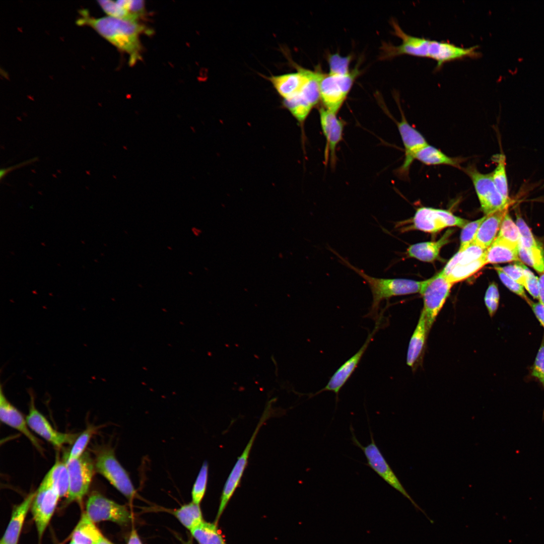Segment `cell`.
Masks as SVG:
<instances>
[{"label": "cell", "instance_id": "6da1fadb", "mask_svg": "<svg viewBox=\"0 0 544 544\" xmlns=\"http://www.w3.org/2000/svg\"><path fill=\"white\" fill-rule=\"evenodd\" d=\"M391 24L394 34L399 37L402 42L397 46L383 43L381 48L380 57L382 59H390L404 54L429 58L436 61V69H440L446 62L480 57L478 46L461 47L447 42L414 36L404 32L395 21L392 20Z\"/></svg>", "mask_w": 544, "mask_h": 544}, {"label": "cell", "instance_id": "7a4b0ae2", "mask_svg": "<svg viewBox=\"0 0 544 544\" xmlns=\"http://www.w3.org/2000/svg\"><path fill=\"white\" fill-rule=\"evenodd\" d=\"M82 17L77 23L93 28L102 37L129 56L130 64H134L141 58L142 45L140 36L148 32L145 26L139 22L122 20L106 16L99 18L89 17L81 12Z\"/></svg>", "mask_w": 544, "mask_h": 544}, {"label": "cell", "instance_id": "3957f363", "mask_svg": "<svg viewBox=\"0 0 544 544\" xmlns=\"http://www.w3.org/2000/svg\"><path fill=\"white\" fill-rule=\"evenodd\" d=\"M333 252L339 258L341 262L355 271L368 285L372 294L373 301L368 316L375 318L376 320L379 317L378 310L382 301L394 296L418 293L421 294L428 282V280L417 281L405 279H384L373 277L351 264L346 259L335 251Z\"/></svg>", "mask_w": 544, "mask_h": 544}, {"label": "cell", "instance_id": "277c9868", "mask_svg": "<svg viewBox=\"0 0 544 544\" xmlns=\"http://www.w3.org/2000/svg\"><path fill=\"white\" fill-rule=\"evenodd\" d=\"M95 466L96 471L104 477L115 489L131 501L136 491L126 470L117 459L114 450L103 446L96 451Z\"/></svg>", "mask_w": 544, "mask_h": 544}, {"label": "cell", "instance_id": "5b68a950", "mask_svg": "<svg viewBox=\"0 0 544 544\" xmlns=\"http://www.w3.org/2000/svg\"><path fill=\"white\" fill-rule=\"evenodd\" d=\"M350 430L352 433L351 440L356 446L360 448L364 452L366 458L367 465L373 470L380 477L391 487L400 493L408 499L416 509L421 511L425 515L424 510L414 501L405 490L398 478L397 477L391 467L384 458L380 450L376 444L373 434L370 429L371 442L367 446H363L358 440L351 425Z\"/></svg>", "mask_w": 544, "mask_h": 544}, {"label": "cell", "instance_id": "8992f818", "mask_svg": "<svg viewBox=\"0 0 544 544\" xmlns=\"http://www.w3.org/2000/svg\"><path fill=\"white\" fill-rule=\"evenodd\" d=\"M321 73L310 71L300 90L293 97L282 101V108L287 110L302 127L314 107L320 100L319 82Z\"/></svg>", "mask_w": 544, "mask_h": 544}, {"label": "cell", "instance_id": "52a82bcc", "mask_svg": "<svg viewBox=\"0 0 544 544\" xmlns=\"http://www.w3.org/2000/svg\"><path fill=\"white\" fill-rule=\"evenodd\" d=\"M271 405L269 403L265 407L259 421L241 454L238 457L233 467L222 491L220 503L216 516L215 523L217 524L220 516L226 507L233 494L240 484L241 481L248 464L249 454L260 428L265 422L274 415Z\"/></svg>", "mask_w": 544, "mask_h": 544}, {"label": "cell", "instance_id": "ba28073f", "mask_svg": "<svg viewBox=\"0 0 544 544\" xmlns=\"http://www.w3.org/2000/svg\"><path fill=\"white\" fill-rule=\"evenodd\" d=\"M358 74L357 70L346 75L321 73L319 87L323 107L337 114Z\"/></svg>", "mask_w": 544, "mask_h": 544}, {"label": "cell", "instance_id": "9c48e42d", "mask_svg": "<svg viewBox=\"0 0 544 544\" xmlns=\"http://www.w3.org/2000/svg\"><path fill=\"white\" fill-rule=\"evenodd\" d=\"M64 460L69 475L67 502H80L88 492L95 471H96L95 461L87 451L77 458Z\"/></svg>", "mask_w": 544, "mask_h": 544}, {"label": "cell", "instance_id": "30bf717a", "mask_svg": "<svg viewBox=\"0 0 544 544\" xmlns=\"http://www.w3.org/2000/svg\"><path fill=\"white\" fill-rule=\"evenodd\" d=\"M464 170L472 181L481 209L485 215L509 208L512 202L511 199H506L498 191L491 173H482L472 165Z\"/></svg>", "mask_w": 544, "mask_h": 544}, {"label": "cell", "instance_id": "8fae6325", "mask_svg": "<svg viewBox=\"0 0 544 544\" xmlns=\"http://www.w3.org/2000/svg\"><path fill=\"white\" fill-rule=\"evenodd\" d=\"M468 221L454 215L449 211L429 207L418 209L411 220L412 224L400 229L402 232L416 229L428 233H436L452 226L463 228Z\"/></svg>", "mask_w": 544, "mask_h": 544}, {"label": "cell", "instance_id": "7c38bea8", "mask_svg": "<svg viewBox=\"0 0 544 544\" xmlns=\"http://www.w3.org/2000/svg\"><path fill=\"white\" fill-rule=\"evenodd\" d=\"M453 285L441 271L428 279V282L421 294L424 302L422 311L426 317L428 332L449 296Z\"/></svg>", "mask_w": 544, "mask_h": 544}, {"label": "cell", "instance_id": "4fadbf2b", "mask_svg": "<svg viewBox=\"0 0 544 544\" xmlns=\"http://www.w3.org/2000/svg\"><path fill=\"white\" fill-rule=\"evenodd\" d=\"M94 523L110 521L126 525L132 520V515L124 505L119 504L98 492L92 493L86 506V512Z\"/></svg>", "mask_w": 544, "mask_h": 544}, {"label": "cell", "instance_id": "5bb4252c", "mask_svg": "<svg viewBox=\"0 0 544 544\" xmlns=\"http://www.w3.org/2000/svg\"><path fill=\"white\" fill-rule=\"evenodd\" d=\"M59 498L55 489L42 482L35 492L31 509L39 538L52 516Z\"/></svg>", "mask_w": 544, "mask_h": 544}, {"label": "cell", "instance_id": "9a60e30c", "mask_svg": "<svg viewBox=\"0 0 544 544\" xmlns=\"http://www.w3.org/2000/svg\"><path fill=\"white\" fill-rule=\"evenodd\" d=\"M29 393V413L26 418L29 428L55 447H60L65 444H73L79 434L64 433L55 430L36 408L32 391H30Z\"/></svg>", "mask_w": 544, "mask_h": 544}, {"label": "cell", "instance_id": "2e32d148", "mask_svg": "<svg viewBox=\"0 0 544 544\" xmlns=\"http://www.w3.org/2000/svg\"><path fill=\"white\" fill-rule=\"evenodd\" d=\"M285 54L290 64L295 68V72L269 76L261 75L270 83L281 97V101L288 100L295 96L302 87L310 72L309 70L299 65Z\"/></svg>", "mask_w": 544, "mask_h": 544}, {"label": "cell", "instance_id": "e0dca14e", "mask_svg": "<svg viewBox=\"0 0 544 544\" xmlns=\"http://www.w3.org/2000/svg\"><path fill=\"white\" fill-rule=\"evenodd\" d=\"M382 319V315H380L376 322L374 328L368 335L365 342L360 350L335 371L330 378L327 385L321 390L316 393L315 394H319L324 391H332L336 395L337 402L341 389L349 379L359 363L370 342L373 339V336L380 328Z\"/></svg>", "mask_w": 544, "mask_h": 544}, {"label": "cell", "instance_id": "ac0fdd59", "mask_svg": "<svg viewBox=\"0 0 544 544\" xmlns=\"http://www.w3.org/2000/svg\"><path fill=\"white\" fill-rule=\"evenodd\" d=\"M320 125L326 139L325 159H330L332 166L336 161V149L343 139L345 122L336 116V114L323 107L319 110Z\"/></svg>", "mask_w": 544, "mask_h": 544}, {"label": "cell", "instance_id": "d6986e66", "mask_svg": "<svg viewBox=\"0 0 544 544\" xmlns=\"http://www.w3.org/2000/svg\"><path fill=\"white\" fill-rule=\"evenodd\" d=\"M401 112V119L397 122V126L404 146L405 154L403 163L397 170V173L403 176L407 175L415 159L416 153L428 144L422 134L409 123Z\"/></svg>", "mask_w": 544, "mask_h": 544}, {"label": "cell", "instance_id": "ffe728a7", "mask_svg": "<svg viewBox=\"0 0 544 544\" xmlns=\"http://www.w3.org/2000/svg\"><path fill=\"white\" fill-rule=\"evenodd\" d=\"M0 419L2 422L22 433L41 452L42 448L38 439L31 432L22 414L7 398L1 386Z\"/></svg>", "mask_w": 544, "mask_h": 544}, {"label": "cell", "instance_id": "44dd1931", "mask_svg": "<svg viewBox=\"0 0 544 544\" xmlns=\"http://www.w3.org/2000/svg\"><path fill=\"white\" fill-rule=\"evenodd\" d=\"M35 492L30 493L19 505L14 507L10 520L1 539L3 544H17L29 510L31 508Z\"/></svg>", "mask_w": 544, "mask_h": 544}, {"label": "cell", "instance_id": "7402d4cb", "mask_svg": "<svg viewBox=\"0 0 544 544\" xmlns=\"http://www.w3.org/2000/svg\"><path fill=\"white\" fill-rule=\"evenodd\" d=\"M508 211V208H506L485 215L473 243L487 249L496 239L502 220Z\"/></svg>", "mask_w": 544, "mask_h": 544}, {"label": "cell", "instance_id": "603a6c76", "mask_svg": "<svg viewBox=\"0 0 544 544\" xmlns=\"http://www.w3.org/2000/svg\"><path fill=\"white\" fill-rule=\"evenodd\" d=\"M453 233L452 230L446 231L436 241L424 242L410 245L407 249L408 256L425 262H433L439 258L442 247L449 241Z\"/></svg>", "mask_w": 544, "mask_h": 544}, {"label": "cell", "instance_id": "cb8c5ba5", "mask_svg": "<svg viewBox=\"0 0 544 544\" xmlns=\"http://www.w3.org/2000/svg\"><path fill=\"white\" fill-rule=\"evenodd\" d=\"M428 330L426 319L422 311L417 325L410 339L406 356V364L415 368L423 353Z\"/></svg>", "mask_w": 544, "mask_h": 544}, {"label": "cell", "instance_id": "d4e9b609", "mask_svg": "<svg viewBox=\"0 0 544 544\" xmlns=\"http://www.w3.org/2000/svg\"><path fill=\"white\" fill-rule=\"evenodd\" d=\"M486 264L519 261L518 247L497 237L492 244L486 250Z\"/></svg>", "mask_w": 544, "mask_h": 544}, {"label": "cell", "instance_id": "484cf974", "mask_svg": "<svg viewBox=\"0 0 544 544\" xmlns=\"http://www.w3.org/2000/svg\"><path fill=\"white\" fill-rule=\"evenodd\" d=\"M42 483L55 489L60 498L67 497L69 489V475L65 461L56 460L44 477Z\"/></svg>", "mask_w": 544, "mask_h": 544}, {"label": "cell", "instance_id": "4316f807", "mask_svg": "<svg viewBox=\"0 0 544 544\" xmlns=\"http://www.w3.org/2000/svg\"><path fill=\"white\" fill-rule=\"evenodd\" d=\"M95 523L84 513L73 531L71 541L77 544H96L103 535Z\"/></svg>", "mask_w": 544, "mask_h": 544}, {"label": "cell", "instance_id": "83f0119b", "mask_svg": "<svg viewBox=\"0 0 544 544\" xmlns=\"http://www.w3.org/2000/svg\"><path fill=\"white\" fill-rule=\"evenodd\" d=\"M415 159L428 165H448L460 167L459 159L449 157L429 144L416 153Z\"/></svg>", "mask_w": 544, "mask_h": 544}, {"label": "cell", "instance_id": "f1b7e54d", "mask_svg": "<svg viewBox=\"0 0 544 544\" xmlns=\"http://www.w3.org/2000/svg\"><path fill=\"white\" fill-rule=\"evenodd\" d=\"M486 250L472 243L464 250L458 251L448 262L441 272L446 277L455 266L471 263L482 257Z\"/></svg>", "mask_w": 544, "mask_h": 544}, {"label": "cell", "instance_id": "f546056e", "mask_svg": "<svg viewBox=\"0 0 544 544\" xmlns=\"http://www.w3.org/2000/svg\"><path fill=\"white\" fill-rule=\"evenodd\" d=\"M190 532L198 544H227L215 523L203 521Z\"/></svg>", "mask_w": 544, "mask_h": 544}, {"label": "cell", "instance_id": "4dcf8cb0", "mask_svg": "<svg viewBox=\"0 0 544 544\" xmlns=\"http://www.w3.org/2000/svg\"><path fill=\"white\" fill-rule=\"evenodd\" d=\"M173 513L180 522L190 531L204 521L199 504L193 502L182 505L174 510Z\"/></svg>", "mask_w": 544, "mask_h": 544}, {"label": "cell", "instance_id": "1f68e13d", "mask_svg": "<svg viewBox=\"0 0 544 544\" xmlns=\"http://www.w3.org/2000/svg\"><path fill=\"white\" fill-rule=\"evenodd\" d=\"M485 254L482 257L471 263L455 266L446 277L447 279L454 284L469 277L487 264Z\"/></svg>", "mask_w": 544, "mask_h": 544}, {"label": "cell", "instance_id": "d6a6232c", "mask_svg": "<svg viewBox=\"0 0 544 544\" xmlns=\"http://www.w3.org/2000/svg\"><path fill=\"white\" fill-rule=\"evenodd\" d=\"M519 258L524 263L533 267L540 274L544 272V250L542 247L528 250L519 242L518 246Z\"/></svg>", "mask_w": 544, "mask_h": 544}, {"label": "cell", "instance_id": "836d02e7", "mask_svg": "<svg viewBox=\"0 0 544 544\" xmlns=\"http://www.w3.org/2000/svg\"><path fill=\"white\" fill-rule=\"evenodd\" d=\"M497 165L492 176L494 183L500 193L507 200H510L509 197V188L506 171V157L501 154L498 157Z\"/></svg>", "mask_w": 544, "mask_h": 544}, {"label": "cell", "instance_id": "e575fe53", "mask_svg": "<svg viewBox=\"0 0 544 544\" xmlns=\"http://www.w3.org/2000/svg\"><path fill=\"white\" fill-rule=\"evenodd\" d=\"M516 247L520 241V234L516 224L507 213L501 223L497 236Z\"/></svg>", "mask_w": 544, "mask_h": 544}, {"label": "cell", "instance_id": "d590c367", "mask_svg": "<svg viewBox=\"0 0 544 544\" xmlns=\"http://www.w3.org/2000/svg\"><path fill=\"white\" fill-rule=\"evenodd\" d=\"M96 431V428L89 427L78 435L70 452L64 455V459L69 460L77 458L84 452L90 439Z\"/></svg>", "mask_w": 544, "mask_h": 544}, {"label": "cell", "instance_id": "8d00e7d4", "mask_svg": "<svg viewBox=\"0 0 544 544\" xmlns=\"http://www.w3.org/2000/svg\"><path fill=\"white\" fill-rule=\"evenodd\" d=\"M209 474V465L207 461L202 463L191 491L192 502L199 504L207 489Z\"/></svg>", "mask_w": 544, "mask_h": 544}, {"label": "cell", "instance_id": "74e56055", "mask_svg": "<svg viewBox=\"0 0 544 544\" xmlns=\"http://www.w3.org/2000/svg\"><path fill=\"white\" fill-rule=\"evenodd\" d=\"M516 224L520 234L521 245L528 250H533L542 247L534 238L530 229L519 215L516 216Z\"/></svg>", "mask_w": 544, "mask_h": 544}, {"label": "cell", "instance_id": "f35d334b", "mask_svg": "<svg viewBox=\"0 0 544 544\" xmlns=\"http://www.w3.org/2000/svg\"><path fill=\"white\" fill-rule=\"evenodd\" d=\"M351 59V55L343 56L338 53L330 54L327 57L329 68V74L338 75L349 74L351 73L349 65Z\"/></svg>", "mask_w": 544, "mask_h": 544}, {"label": "cell", "instance_id": "ab89813d", "mask_svg": "<svg viewBox=\"0 0 544 544\" xmlns=\"http://www.w3.org/2000/svg\"><path fill=\"white\" fill-rule=\"evenodd\" d=\"M485 216L477 220L468 222L463 228L460 235V243L458 251L465 249L474 240L478 229L484 220Z\"/></svg>", "mask_w": 544, "mask_h": 544}, {"label": "cell", "instance_id": "60d3db41", "mask_svg": "<svg viewBox=\"0 0 544 544\" xmlns=\"http://www.w3.org/2000/svg\"><path fill=\"white\" fill-rule=\"evenodd\" d=\"M98 3L108 16L133 21L128 12L118 1L102 0L98 1Z\"/></svg>", "mask_w": 544, "mask_h": 544}, {"label": "cell", "instance_id": "b9f144b4", "mask_svg": "<svg viewBox=\"0 0 544 544\" xmlns=\"http://www.w3.org/2000/svg\"><path fill=\"white\" fill-rule=\"evenodd\" d=\"M531 375L541 384L544 390V333L534 361L531 368ZM544 420V410L542 418Z\"/></svg>", "mask_w": 544, "mask_h": 544}, {"label": "cell", "instance_id": "7bdbcfd3", "mask_svg": "<svg viewBox=\"0 0 544 544\" xmlns=\"http://www.w3.org/2000/svg\"><path fill=\"white\" fill-rule=\"evenodd\" d=\"M119 3L130 15L133 21L138 22L146 12L145 2L142 0H118Z\"/></svg>", "mask_w": 544, "mask_h": 544}, {"label": "cell", "instance_id": "ee69618b", "mask_svg": "<svg viewBox=\"0 0 544 544\" xmlns=\"http://www.w3.org/2000/svg\"><path fill=\"white\" fill-rule=\"evenodd\" d=\"M500 294L498 287L495 283L489 286L484 298V301L491 317H493L499 307Z\"/></svg>", "mask_w": 544, "mask_h": 544}, {"label": "cell", "instance_id": "f6af8a7d", "mask_svg": "<svg viewBox=\"0 0 544 544\" xmlns=\"http://www.w3.org/2000/svg\"><path fill=\"white\" fill-rule=\"evenodd\" d=\"M523 268L525 275V281L523 287L535 299H539L538 278L522 263L517 261Z\"/></svg>", "mask_w": 544, "mask_h": 544}, {"label": "cell", "instance_id": "bcb514c9", "mask_svg": "<svg viewBox=\"0 0 544 544\" xmlns=\"http://www.w3.org/2000/svg\"><path fill=\"white\" fill-rule=\"evenodd\" d=\"M494 268L502 282L509 290L524 299L526 301L529 299L526 295L523 286L506 275L500 269L499 266H495Z\"/></svg>", "mask_w": 544, "mask_h": 544}, {"label": "cell", "instance_id": "7dc6e473", "mask_svg": "<svg viewBox=\"0 0 544 544\" xmlns=\"http://www.w3.org/2000/svg\"><path fill=\"white\" fill-rule=\"evenodd\" d=\"M499 267L508 277L523 286L525 281V275L523 268L518 264L517 262L514 265Z\"/></svg>", "mask_w": 544, "mask_h": 544}, {"label": "cell", "instance_id": "c3c4849f", "mask_svg": "<svg viewBox=\"0 0 544 544\" xmlns=\"http://www.w3.org/2000/svg\"><path fill=\"white\" fill-rule=\"evenodd\" d=\"M526 302L530 306L535 316L544 328V304L539 301L534 302L529 299Z\"/></svg>", "mask_w": 544, "mask_h": 544}, {"label": "cell", "instance_id": "681fc988", "mask_svg": "<svg viewBox=\"0 0 544 544\" xmlns=\"http://www.w3.org/2000/svg\"><path fill=\"white\" fill-rule=\"evenodd\" d=\"M38 160L37 157H35L32 159H29L28 160L22 162L20 163L17 164L16 165H13L7 168H4L1 169L0 171V179L2 180L9 172L13 171L17 168H19L25 166L26 165L30 164L33 162Z\"/></svg>", "mask_w": 544, "mask_h": 544}, {"label": "cell", "instance_id": "f907efd6", "mask_svg": "<svg viewBox=\"0 0 544 544\" xmlns=\"http://www.w3.org/2000/svg\"><path fill=\"white\" fill-rule=\"evenodd\" d=\"M127 544H142L136 530L132 528L127 541Z\"/></svg>", "mask_w": 544, "mask_h": 544}, {"label": "cell", "instance_id": "816d5d0a", "mask_svg": "<svg viewBox=\"0 0 544 544\" xmlns=\"http://www.w3.org/2000/svg\"><path fill=\"white\" fill-rule=\"evenodd\" d=\"M539 282V301L544 304V272L538 278Z\"/></svg>", "mask_w": 544, "mask_h": 544}, {"label": "cell", "instance_id": "f5cc1de1", "mask_svg": "<svg viewBox=\"0 0 544 544\" xmlns=\"http://www.w3.org/2000/svg\"><path fill=\"white\" fill-rule=\"evenodd\" d=\"M96 544H114L110 540L105 538L104 536L99 540Z\"/></svg>", "mask_w": 544, "mask_h": 544}, {"label": "cell", "instance_id": "db71d44e", "mask_svg": "<svg viewBox=\"0 0 544 544\" xmlns=\"http://www.w3.org/2000/svg\"><path fill=\"white\" fill-rule=\"evenodd\" d=\"M69 544H77V543H76L74 542L71 541Z\"/></svg>", "mask_w": 544, "mask_h": 544}, {"label": "cell", "instance_id": "11a10c76", "mask_svg": "<svg viewBox=\"0 0 544 544\" xmlns=\"http://www.w3.org/2000/svg\"><path fill=\"white\" fill-rule=\"evenodd\" d=\"M0 544H3V543L0 542Z\"/></svg>", "mask_w": 544, "mask_h": 544}]
</instances>
